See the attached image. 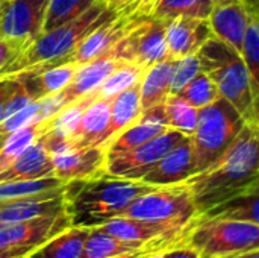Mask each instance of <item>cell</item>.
<instances>
[{
  "label": "cell",
  "mask_w": 259,
  "mask_h": 258,
  "mask_svg": "<svg viewBox=\"0 0 259 258\" xmlns=\"http://www.w3.org/2000/svg\"><path fill=\"white\" fill-rule=\"evenodd\" d=\"M121 216L187 228L196 222L199 213L190 189L185 182H181L155 187L138 196Z\"/></svg>",
  "instance_id": "52a82bcc"
},
{
  "label": "cell",
  "mask_w": 259,
  "mask_h": 258,
  "mask_svg": "<svg viewBox=\"0 0 259 258\" xmlns=\"http://www.w3.org/2000/svg\"><path fill=\"white\" fill-rule=\"evenodd\" d=\"M244 2H246V5L249 6L250 11L259 12V0H244Z\"/></svg>",
  "instance_id": "bcb514c9"
},
{
  "label": "cell",
  "mask_w": 259,
  "mask_h": 258,
  "mask_svg": "<svg viewBox=\"0 0 259 258\" xmlns=\"http://www.w3.org/2000/svg\"><path fill=\"white\" fill-rule=\"evenodd\" d=\"M0 2H2V3H5V2H9V0H0Z\"/></svg>",
  "instance_id": "681fc988"
},
{
  "label": "cell",
  "mask_w": 259,
  "mask_h": 258,
  "mask_svg": "<svg viewBox=\"0 0 259 258\" xmlns=\"http://www.w3.org/2000/svg\"><path fill=\"white\" fill-rule=\"evenodd\" d=\"M35 248H0V258H17L26 257L29 252H32Z\"/></svg>",
  "instance_id": "b9f144b4"
},
{
  "label": "cell",
  "mask_w": 259,
  "mask_h": 258,
  "mask_svg": "<svg viewBox=\"0 0 259 258\" xmlns=\"http://www.w3.org/2000/svg\"><path fill=\"white\" fill-rule=\"evenodd\" d=\"M47 151L52 155L55 176L64 182L88 179L103 175L106 170V151L103 146H74L68 138L50 134L42 135Z\"/></svg>",
  "instance_id": "9c48e42d"
},
{
  "label": "cell",
  "mask_w": 259,
  "mask_h": 258,
  "mask_svg": "<svg viewBox=\"0 0 259 258\" xmlns=\"http://www.w3.org/2000/svg\"><path fill=\"white\" fill-rule=\"evenodd\" d=\"M226 258H259V248H256V249H252V251H247V252L237 254V255H231V257H226Z\"/></svg>",
  "instance_id": "7bdbcfd3"
},
{
  "label": "cell",
  "mask_w": 259,
  "mask_h": 258,
  "mask_svg": "<svg viewBox=\"0 0 259 258\" xmlns=\"http://www.w3.org/2000/svg\"><path fill=\"white\" fill-rule=\"evenodd\" d=\"M24 258H26V257H24Z\"/></svg>",
  "instance_id": "db71d44e"
},
{
  "label": "cell",
  "mask_w": 259,
  "mask_h": 258,
  "mask_svg": "<svg viewBox=\"0 0 259 258\" xmlns=\"http://www.w3.org/2000/svg\"><path fill=\"white\" fill-rule=\"evenodd\" d=\"M159 0H126V3L118 9L135 18H147L152 17Z\"/></svg>",
  "instance_id": "f35d334b"
},
{
  "label": "cell",
  "mask_w": 259,
  "mask_h": 258,
  "mask_svg": "<svg viewBox=\"0 0 259 258\" xmlns=\"http://www.w3.org/2000/svg\"><path fill=\"white\" fill-rule=\"evenodd\" d=\"M143 258H164V251H153V252H147Z\"/></svg>",
  "instance_id": "7dc6e473"
},
{
  "label": "cell",
  "mask_w": 259,
  "mask_h": 258,
  "mask_svg": "<svg viewBox=\"0 0 259 258\" xmlns=\"http://www.w3.org/2000/svg\"><path fill=\"white\" fill-rule=\"evenodd\" d=\"M252 12L249 29L243 47V59L249 73L252 102H253V123L259 126V12Z\"/></svg>",
  "instance_id": "4316f807"
},
{
  "label": "cell",
  "mask_w": 259,
  "mask_h": 258,
  "mask_svg": "<svg viewBox=\"0 0 259 258\" xmlns=\"http://www.w3.org/2000/svg\"><path fill=\"white\" fill-rule=\"evenodd\" d=\"M26 46H27L26 43L18 40L0 38V79H3L11 64L20 56V53L26 49Z\"/></svg>",
  "instance_id": "74e56055"
},
{
  "label": "cell",
  "mask_w": 259,
  "mask_h": 258,
  "mask_svg": "<svg viewBox=\"0 0 259 258\" xmlns=\"http://www.w3.org/2000/svg\"><path fill=\"white\" fill-rule=\"evenodd\" d=\"M187 242L202 258H225L259 248V225L234 219H196Z\"/></svg>",
  "instance_id": "8992f818"
},
{
  "label": "cell",
  "mask_w": 259,
  "mask_h": 258,
  "mask_svg": "<svg viewBox=\"0 0 259 258\" xmlns=\"http://www.w3.org/2000/svg\"><path fill=\"white\" fill-rule=\"evenodd\" d=\"M90 228L68 227L42 245L36 246L26 258H82Z\"/></svg>",
  "instance_id": "603a6c76"
},
{
  "label": "cell",
  "mask_w": 259,
  "mask_h": 258,
  "mask_svg": "<svg viewBox=\"0 0 259 258\" xmlns=\"http://www.w3.org/2000/svg\"><path fill=\"white\" fill-rule=\"evenodd\" d=\"M65 184L67 182H64L62 179L56 176L0 182V202L26 199V198L46 195V193H61L64 192Z\"/></svg>",
  "instance_id": "83f0119b"
},
{
  "label": "cell",
  "mask_w": 259,
  "mask_h": 258,
  "mask_svg": "<svg viewBox=\"0 0 259 258\" xmlns=\"http://www.w3.org/2000/svg\"><path fill=\"white\" fill-rule=\"evenodd\" d=\"M68 227L71 222L65 211L17 224L0 222V248H36Z\"/></svg>",
  "instance_id": "7c38bea8"
},
{
  "label": "cell",
  "mask_w": 259,
  "mask_h": 258,
  "mask_svg": "<svg viewBox=\"0 0 259 258\" xmlns=\"http://www.w3.org/2000/svg\"><path fill=\"white\" fill-rule=\"evenodd\" d=\"M64 211V192L46 193L33 198L0 202V222L17 224L38 217L61 214Z\"/></svg>",
  "instance_id": "ac0fdd59"
},
{
  "label": "cell",
  "mask_w": 259,
  "mask_h": 258,
  "mask_svg": "<svg viewBox=\"0 0 259 258\" xmlns=\"http://www.w3.org/2000/svg\"><path fill=\"white\" fill-rule=\"evenodd\" d=\"M97 97H99V93L96 90L65 105L58 114L49 119V132L62 138H70L77 129L82 114L85 113L87 106Z\"/></svg>",
  "instance_id": "f546056e"
},
{
  "label": "cell",
  "mask_w": 259,
  "mask_h": 258,
  "mask_svg": "<svg viewBox=\"0 0 259 258\" xmlns=\"http://www.w3.org/2000/svg\"><path fill=\"white\" fill-rule=\"evenodd\" d=\"M167 129H168V123L165 119L164 103L149 108V109L143 111L141 117L135 123H132L126 129L120 131L117 135H114L105 144L106 160L121 155V154H126V152L147 143L149 140L155 138L156 135L162 134Z\"/></svg>",
  "instance_id": "5bb4252c"
},
{
  "label": "cell",
  "mask_w": 259,
  "mask_h": 258,
  "mask_svg": "<svg viewBox=\"0 0 259 258\" xmlns=\"http://www.w3.org/2000/svg\"><path fill=\"white\" fill-rule=\"evenodd\" d=\"M212 36L209 18L178 17L165 21L167 49L173 59L197 53Z\"/></svg>",
  "instance_id": "9a60e30c"
},
{
  "label": "cell",
  "mask_w": 259,
  "mask_h": 258,
  "mask_svg": "<svg viewBox=\"0 0 259 258\" xmlns=\"http://www.w3.org/2000/svg\"><path fill=\"white\" fill-rule=\"evenodd\" d=\"M112 99L97 97L82 114L80 123L74 134L68 138L74 146H105V134L111 120Z\"/></svg>",
  "instance_id": "ffe728a7"
},
{
  "label": "cell",
  "mask_w": 259,
  "mask_h": 258,
  "mask_svg": "<svg viewBox=\"0 0 259 258\" xmlns=\"http://www.w3.org/2000/svg\"><path fill=\"white\" fill-rule=\"evenodd\" d=\"M99 2H103L105 5H108V6H111V8L117 9V11L126 3V0H99Z\"/></svg>",
  "instance_id": "f6af8a7d"
},
{
  "label": "cell",
  "mask_w": 259,
  "mask_h": 258,
  "mask_svg": "<svg viewBox=\"0 0 259 258\" xmlns=\"http://www.w3.org/2000/svg\"><path fill=\"white\" fill-rule=\"evenodd\" d=\"M123 62V59H117L106 53L79 65L73 81L64 88L67 102L71 103L73 100L96 91L103 84V81Z\"/></svg>",
  "instance_id": "44dd1931"
},
{
  "label": "cell",
  "mask_w": 259,
  "mask_h": 258,
  "mask_svg": "<svg viewBox=\"0 0 259 258\" xmlns=\"http://www.w3.org/2000/svg\"><path fill=\"white\" fill-rule=\"evenodd\" d=\"M138 179H126L103 173L88 179H73L65 184L64 204L71 227L94 228L121 216L141 195L153 190Z\"/></svg>",
  "instance_id": "7a4b0ae2"
},
{
  "label": "cell",
  "mask_w": 259,
  "mask_h": 258,
  "mask_svg": "<svg viewBox=\"0 0 259 258\" xmlns=\"http://www.w3.org/2000/svg\"><path fill=\"white\" fill-rule=\"evenodd\" d=\"M164 111H165V119L168 123V128H173L176 131H181L182 134L191 137L197 119H199V111L196 106L188 103L185 99L181 96H170L164 102Z\"/></svg>",
  "instance_id": "d6a6232c"
},
{
  "label": "cell",
  "mask_w": 259,
  "mask_h": 258,
  "mask_svg": "<svg viewBox=\"0 0 259 258\" xmlns=\"http://www.w3.org/2000/svg\"><path fill=\"white\" fill-rule=\"evenodd\" d=\"M147 252H153V251H149V249H143V251H137V252H132V254H124V255H117V257L111 258H143Z\"/></svg>",
  "instance_id": "ee69618b"
},
{
  "label": "cell",
  "mask_w": 259,
  "mask_h": 258,
  "mask_svg": "<svg viewBox=\"0 0 259 258\" xmlns=\"http://www.w3.org/2000/svg\"><path fill=\"white\" fill-rule=\"evenodd\" d=\"M108 55L132 62L144 70L165 61L170 58L165 38V21L155 17L138 18Z\"/></svg>",
  "instance_id": "ba28073f"
},
{
  "label": "cell",
  "mask_w": 259,
  "mask_h": 258,
  "mask_svg": "<svg viewBox=\"0 0 259 258\" xmlns=\"http://www.w3.org/2000/svg\"><path fill=\"white\" fill-rule=\"evenodd\" d=\"M141 114H143V106H141L140 84L114 96L112 106H111V120H109L108 131L105 134V144L120 131L135 123L141 117Z\"/></svg>",
  "instance_id": "d4e9b609"
},
{
  "label": "cell",
  "mask_w": 259,
  "mask_h": 258,
  "mask_svg": "<svg viewBox=\"0 0 259 258\" xmlns=\"http://www.w3.org/2000/svg\"><path fill=\"white\" fill-rule=\"evenodd\" d=\"M137 20L138 18L118 11L117 15L100 24L79 43V46L68 55V62L82 65L102 55H106L129 32Z\"/></svg>",
  "instance_id": "4fadbf2b"
},
{
  "label": "cell",
  "mask_w": 259,
  "mask_h": 258,
  "mask_svg": "<svg viewBox=\"0 0 259 258\" xmlns=\"http://www.w3.org/2000/svg\"><path fill=\"white\" fill-rule=\"evenodd\" d=\"M49 131V120L30 123L15 132H12L0 148V172H3L12 161L21 155L30 144L39 140Z\"/></svg>",
  "instance_id": "f1b7e54d"
},
{
  "label": "cell",
  "mask_w": 259,
  "mask_h": 258,
  "mask_svg": "<svg viewBox=\"0 0 259 258\" xmlns=\"http://www.w3.org/2000/svg\"><path fill=\"white\" fill-rule=\"evenodd\" d=\"M188 135L168 128L162 134L149 140L147 143L112 158L106 160V173L126 179H141L165 154H168Z\"/></svg>",
  "instance_id": "30bf717a"
},
{
  "label": "cell",
  "mask_w": 259,
  "mask_h": 258,
  "mask_svg": "<svg viewBox=\"0 0 259 258\" xmlns=\"http://www.w3.org/2000/svg\"><path fill=\"white\" fill-rule=\"evenodd\" d=\"M47 176H55V167L52 155L46 148L44 138L41 137L21 155H18L11 166L0 172V182L39 179Z\"/></svg>",
  "instance_id": "d6986e66"
},
{
  "label": "cell",
  "mask_w": 259,
  "mask_h": 258,
  "mask_svg": "<svg viewBox=\"0 0 259 258\" xmlns=\"http://www.w3.org/2000/svg\"><path fill=\"white\" fill-rule=\"evenodd\" d=\"M182 99H185L188 103H191L193 106H196L197 109H202L211 103H214L215 100H219L222 97L217 84L214 82V79L206 73L202 71L199 73L179 94Z\"/></svg>",
  "instance_id": "e575fe53"
},
{
  "label": "cell",
  "mask_w": 259,
  "mask_h": 258,
  "mask_svg": "<svg viewBox=\"0 0 259 258\" xmlns=\"http://www.w3.org/2000/svg\"><path fill=\"white\" fill-rule=\"evenodd\" d=\"M117 9L97 0L73 21L49 32H42L36 40L26 46L20 56L11 64L3 79L23 71L39 70L58 62H68V55L79 46V43L100 24L117 15Z\"/></svg>",
  "instance_id": "3957f363"
},
{
  "label": "cell",
  "mask_w": 259,
  "mask_h": 258,
  "mask_svg": "<svg viewBox=\"0 0 259 258\" xmlns=\"http://www.w3.org/2000/svg\"><path fill=\"white\" fill-rule=\"evenodd\" d=\"M49 0H9L0 11V38L18 40L27 46L42 33Z\"/></svg>",
  "instance_id": "8fae6325"
},
{
  "label": "cell",
  "mask_w": 259,
  "mask_h": 258,
  "mask_svg": "<svg viewBox=\"0 0 259 258\" xmlns=\"http://www.w3.org/2000/svg\"><path fill=\"white\" fill-rule=\"evenodd\" d=\"M12 78H14V81H15V87H14V90H12L9 99H8V102H6L3 120H5L6 117L12 116L14 113L20 111L21 108L27 106L29 103L35 102V99H33V97L30 96V93L27 91L26 85L21 82V79L17 78V76H12Z\"/></svg>",
  "instance_id": "8d00e7d4"
},
{
  "label": "cell",
  "mask_w": 259,
  "mask_h": 258,
  "mask_svg": "<svg viewBox=\"0 0 259 258\" xmlns=\"http://www.w3.org/2000/svg\"><path fill=\"white\" fill-rule=\"evenodd\" d=\"M2 5H3V3H2V2H0V11H2Z\"/></svg>",
  "instance_id": "f907efd6"
},
{
  "label": "cell",
  "mask_w": 259,
  "mask_h": 258,
  "mask_svg": "<svg viewBox=\"0 0 259 258\" xmlns=\"http://www.w3.org/2000/svg\"><path fill=\"white\" fill-rule=\"evenodd\" d=\"M144 71H146L144 68H141V67L132 64V62L124 61L97 88L99 97L112 99L118 93H121V91H124V90L140 84L143 76H144Z\"/></svg>",
  "instance_id": "836d02e7"
},
{
  "label": "cell",
  "mask_w": 259,
  "mask_h": 258,
  "mask_svg": "<svg viewBox=\"0 0 259 258\" xmlns=\"http://www.w3.org/2000/svg\"><path fill=\"white\" fill-rule=\"evenodd\" d=\"M194 173V154L191 138L188 137L165 154L140 181L149 186L162 187L185 182Z\"/></svg>",
  "instance_id": "e0dca14e"
},
{
  "label": "cell",
  "mask_w": 259,
  "mask_h": 258,
  "mask_svg": "<svg viewBox=\"0 0 259 258\" xmlns=\"http://www.w3.org/2000/svg\"><path fill=\"white\" fill-rule=\"evenodd\" d=\"M250 17L252 12L246 2L235 0L215 5L209 15V23L215 38H219L238 53H243Z\"/></svg>",
  "instance_id": "2e32d148"
},
{
  "label": "cell",
  "mask_w": 259,
  "mask_h": 258,
  "mask_svg": "<svg viewBox=\"0 0 259 258\" xmlns=\"http://www.w3.org/2000/svg\"><path fill=\"white\" fill-rule=\"evenodd\" d=\"M96 2L97 0H49L42 32H49L73 21Z\"/></svg>",
  "instance_id": "1f68e13d"
},
{
  "label": "cell",
  "mask_w": 259,
  "mask_h": 258,
  "mask_svg": "<svg viewBox=\"0 0 259 258\" xmlns=\"http://www.w3.org/2000/svg\"><path fill=\"white\" fill-rule=\"evenodd\" d=\"M246 123L240 111L223 97L202 108L196 129L190 137L196 173L212 164L232 144Z\"/></svg>",
  "instance_id": "5b68a950"
},
{
  "label": "cell",
  "mask_w": 259,
  "mask_h": 258,
  "mask_svg": "<svg viewBox=\"0 0 259 258\" xmlns=\"http://www.w3.org/2000/svg\"><path fill=\"white\" fill-rule=\"evenodd\" d=\"M225 258H226V257H225Z\"/></svg>",
  "instance_id": "f5cc1de1"
},
{
  "label": "cell",
  "mask_w": 259,
  "mask_h": 258,
  "mask_svg": "<svg viewBox=\"0 0 259 258\" xmlns=\"http://www.w3.org/2000/svg\"><path fill=\"white\" fill-rule=\"evenodd\" d=\"M259 181V126L246 123L232 144L206 169L185 181L199 216Z\"/></svg>",
  "instance_id": "6da1fadb"
},
{
  "label": "cell",
  "mask_w": 259,
  "mask_h": 258,
  "mask_svg": "<svg viewBox=\"0 0 259 258\" xmlns=\"http://www.w3.org/2000/svg\"><path fill=\"white\" fill-rule=\"evenodd\" d=\"M17 258H24V257H17Z\"/></svg>",
  "instance_id": "816d5d0a"
},
{
  "label": "cell",
  "mask_w": 259,
  "mask_h": 258,
  "mask_svg": "<svg viewBox=\"0 0 259 258\" xmlns=\"http://www.w3.org/2000/svg\"><path fill=\"white\" fill-rule=\"evenodd\" d=\"M15 87V81L14 78H8V79H0V123L3 122V116H5V106L6 102L12 93Z\"/></svg>",
  "instance_id": "60d3db41"
},
{
  "label": "cell",
  "mask_w": 259,
  "mask_h": 258,
  "mask_svg": "<svg viewBox=\"0 0 259 258\" xmlns=\"http://www.w3.org/2000/svg\"><path fill=\"white\" fill-rule=\"evenodd\" d=\"M229 2H235V0H212L214 5H222V3H229Z\"/></svg>",
  "instance_id": "c3c4849f"
},
{
  "label": "cell",
  "mask_w": 259,
  "mask_h": 258,
  "mask_svg": "<svg viewBox=\"0 0 259 258\" xmlns=\"http://www.w3.org/2000/svg\"><path fill=\"white\" fill-rule=\"evenodd\" d=\"M214 6L212 0H159L152 17L164 21L178 17L209 18Z\"/></svg>",
  "instance_id": "4dcf8cb0"
},
{
  "label": "cell",
  "mask_w": 259,
  "mask_h": 258,
  "mask_svg": "<svg viewBox=\"0 0 259 258\" xmlns=\"http://www.w3.org/2000/svg\"><path fill=\"white\" fill-rule=\"evenodd\" d=\"M199 219H234L259 225V181L229 201L197 216Z\"/></svg>",
  "instance_id": "7402d4cb"
},
{
  "label": "cell",
  "mask_w": 259,
  "mask_h": 258,
  "mask_svg": "<svg viewBox=\"0 0 259 258\" xmlns=\"http://www.w3.org/2000/svg\"><path fill=\"white\" fill-rule=\"evenodd\" d=\"M149 249L146 245L141 243H129L123 242L112 234L103 231L100 227L90 228V234L87 237L82 258H111L117 255H124V254H132L137 251Z\"/></svg>",
  "instance_id": "484cf974"
},
{
  "label": "cell",
  "mask_w": 259,
  "mask_h": 258,
  "mask_svg": "<svg viewBox=\"0 0 259 258\" xmlns=\"http://www.w3.org/2000/svg\"><path fill=\"white\" fill-rule=\"evenodd\" d=\"M164 258H202L200 251L185 240L167 248L164 251Z\"/></svg>",
  "instance_id": "ab89813d"
},
{
  "label": "cell",
  "mask_w": 259,
  "mask_h": 258,
  "mask_svg": "<svg viewBox=\"0 0 259 258\" xmlns=\"http://www.w3.org/2000/svg\"><path fill=\"white\" fill-rule=\"evenodd\" d=\"M173 62V58H167L165 61H161L144 71V76L140 82L143 111L162 105L170 97Z\"/></svg>",
  "instance_id": "cb8c5ba5"
},
{
  "label": "cell",
  "mask_w": 259,
  "mask_h": 258,
  "mask_svg": "<svg viewBox=\"0 0 259 258\" xmlns=\"http://www.w3.org/2000/svg\"><path fill=\"white\" fill-rule=\"evenodd\" d=\"M202 71H203V65H202V59L199 53L175 59L173 71H171L170 96L179 94Z\"/></svg>",
  "instance_id": "d590c367"
},
{
  "label": "cell",
  "mask_w": 259,
  "mask_h": 258,
  "mask_svg": "<svg viewBox=\"0 0 259 258\" xmlns=\"http://www.w3.org/2000/svg\"><path fill=\"white\" fill-rule=\"evenodd\" d=\"M203 71H206L219 87L223 99L231 102L247 123H253V102L249 73L241 53L212 36L197 52Z\"/></svg>",
  "instance_id": "277c9868"
}]
</instances>
